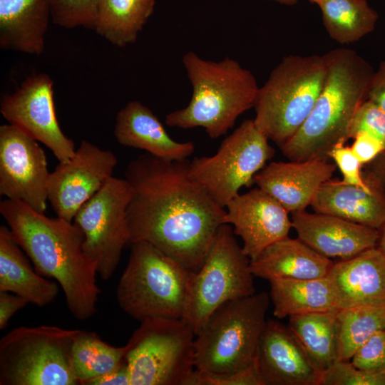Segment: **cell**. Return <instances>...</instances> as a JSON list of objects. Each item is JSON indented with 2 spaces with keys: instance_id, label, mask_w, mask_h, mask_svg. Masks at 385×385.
<instances>
[{
  "instance_id": "f546056e",
  "label": "cell",
  "mask_w": 385,
  "mask_h": 385,
  "mask_svg": "<svg viewBox=\"0 0 385 385\" xmlns=\"http://www.w3.org/2000/svg\"><path fill=\"white\" fill-rule=\"evenodd\" d=\"M126 346H114L93 332L79 329L75 336L72 357L81 385L118 368L124 361Z\"/></svg>"
},
{
  "instance_id": "ac0fdd59",
  "label": "cell",
  "mask_w": 385,
  "mask_h": 385,
  "mask_svg": "<svg viewBox=\"0 0 385 385\" xmlns=\"http://www.w3.org/2000/svg\"><path fill=\"white\" fill-rule=\"evenodd\" d=\"M291 215L297 237L329 259L346 260L377 247L380 235L377 229L314 211Z\"/></svg>"
},
{
  "instance_id": "ab89813d",
  "label": "cell",
  "mask_w": 385,
  "mask_h": 385,
  "mask_svg": "<svg viewBox=\"0 0 385 385\" xmlns=\"http://www.w3.org/2000/svg\"><path fill=\"white\" fill-rule=\"evenodd\" d=\"M368 99L385 112V59L380 62L377 70L374 73Z\"/></svg>"
},
{
  "instance_id": "7c38bea8",
  "label": "cell",
  "mask_w": 385,
  "mask_h": 385,
  "mask_svg": "<svg viewBox=\"0 0 385 385\" xmlns=\"http://www.w3.org/2000/svg\"><path fill=\"white\" fill-rule=\"evenodd\" d=\"M131 197L127 180L112 176L73 218L83 235L84 252L103 280L112 277L124 247L130 244L127 209Z\"/></svg>"
},
{
  "instance_id": "484cf974",
  "label": "cell",
  "mask_w": 385,
  "mask_h": 385,
  "mask_svg": "<svg viewBox=\"0 0 385 385\" xmlns=\"http://www.w3.org/2000/svg\"><path fill=\"white\" fill-rule=\"evenodd\" d=\"M269 282L273 314L277 319L338 309L327 277L311 279L282 278Z\"/></svg>"
},
{
  "instance_id": "d590c367",
  "label": "cell",
  "mask_w": 385,
  "mask_h": 385,
  "mask_svg": "<svg viewBox=\"0 0 385 385\" xmlns=\"http://www.w3.org/2000/svg\"><path fill=\"white\" fill-rule=\"evenodd\" d=\"M350 362L360 370L385 369V330L374 333L354 353Z\"/></svg>"
},
{
  "instance_id": "8992f818",
  "label": "cell",
  "mask_w": 385,
  "mask_h": 385,
  "mask_svg": "<svg viewBox=\"0 0 385 385\" xmlns=\"http://www.w3.org/2000/svg\"><path fill=\"white\" fill-rule=\"evenodd\" d=\"M270 302V294L261 292L216 309L195 334V369L228 374L253 364Z\"/></svg>"
},
{
  "instance_id": "e0dca14e",
  "label": "cell",
  "mask_w": 385,
  "mask_h": 385,
  "mask_svg": "<svg viewBox=\"0 0 385 385\" xmlns=\"http://www.w3.org/2000/svg\"><path fill=\"white\" fill-rule=\"evenodd\" d=\"M255 364L262 385H321L322 373L288 326L277 320L267 321Z\"/></svg>"
},
{
  "instance_id": "9a60e30c",
  "label": "cell",
  "mask_w": 385,
  "mask_h": 385,
  "mask_svg": "<svg viewBox=\"0 0 385 385\" xmlns=\"http://www.w3.org/2000/svg\"><path fill=\"white\" fill-rule=\"evenodd\" d=\"M117 164L112 151L82 140L74 155L50 173L48 200L56 215L73 222L80 207L113 176Z\"/></svg>"
},
{
  "instance_id": "4dcf8cb0",
  "label": "cell",
  "mask_w": 385,
  "mask_h": 385,
  "mask_svg": "<svg viewBox=\"0 0 385 385\" xmlns=\"http://www.w3.org/2000/svg\"><path fill=\"white\" fill-rule=\"evenodd\" d=\"M385 330V307L339 309L336 316L338 360L350 361L374 333Z\"/></svg>"
},
{
  "instance_id": "2e32d148",
  "label": "cell",
  "mask_w": 385,
  "mask_h": 385,
  "mask_svg": "<svg viewBox=\"0 0 385 385\" xmlns=\"http://www.w3.org/2000/svg\"><path fill=\"white\" fill-rule=\"evenodd\" d=\"M226 224L242 240L244 253L255 260L267 247L288 236L289 212L273 197L257 188L238 194L225 207Z\"/></svg>"
},
{
  "instance_id": "836d02e7",
  "label": "cell",
  "mask_w": 385,
  "mask_h": 385,
  "mask_svg": "<svg viewBox=\"0 0 385 385\" xmlns=\"http://www.w3.org/2000/svg\"><path fill=\"white\" fill-rule=\"evenodd\" d=\"M359 133L375 138L385 149V112L369 99L356 110L349 127L347 138H354Z\"/></svg>"
},
{
  "instance_id": "30bf717a",
  "label": "cell",
  "mask_w": 385,
  "mask_h": 385,
  "mask_svg": "<svg viewBox=\"0 0 385 385\" xmlns=\"http://www.w3.org/2000/svg\"><path fill=\"white\" fill-rule=\"evenodd\" d=\"M250 260L229 224L222 225L199 270L192 272L183 319L195 334L207 318L225 302L256 292Z\"/></svg>"
},
{
  "instance_id": "f1b7e54d",
  "label": "cell",
  "mask_w": 385,
  "mask_h": 385,
  "mask_svg": "<svg viewBox=\"0 0 385 385\" xmlns=\"http://www.w3.org/2000/svg\"><path fill=\"white\" fill-rule=\"evenodd\" d=\"M318 6L328 35L343 45L371 33L379 19L366 0H324Z\"/></svg>"
},
{
  "instance_id": "d4e9b609",
  "label": "cell",
  "mask_w": 385,
  "mask_h": 385,
  "mask_svg": "<svg viewBox=\"0 0 385 385\" xmlns=\"http://www.w3.org/2000/svg\"><path fill=\"white\" fill-rule=\"evenodd\" d=\"M9 227H0V292L16 294L29 303L45 307L53 302L59 288L34 270Z\"/></svg>"
},
{
  "instance_id": "4316f807",
  "label": "cell",
  "mask_w": 385,
  "mask_h": 385,
  "mask_svg": "<svg viewBox=\"0 0 385 385\" xmlns=\"http://www.w3.org/2000/svg\"><path fill=\"white\" fill-rule=\"evenodd\" d=\"M155 0H99L95 31L111 44L134 43L153 14Z\"/></svg>"
},
{
  "instance_id": "6da1fadb",
  "label": "cell",
  "mask_w": 385,
  "mask_h": 385,
  "mask_svg": "<svg viewBox=\"0 0 385 385\" xmlns=\"http://www.w3.org/2000/svg\"><path fill=\"white\" fill-rule=\"evenodd\" d=\"M189 163L148 153L130 162L125 173L132 188L127 220L130 244L148 242L195 272L226 224V210L191 179Z\"/></svg>"
},
{
  "instance_id": "3957f363",
  "label": "cell",
  "mask_w": 385,
  "mask_h": 385,
  "mask_svg": "<svg viewBox=\"0 0 385 385\" xmlns=\"http://www.w3.org/2000/svg\"><path fill=\"white\" fill-rule=\"evenodd\" d=\"M324 56L327 71L321 93L302 125L279 146L289 160L329 158L335 146L348 140L350 123L368 99L374 71L366 59L345 48Z\"/></svg>"
},
{
  "instance_id": "52a82bcc",
  "label": "cell",
  "mask_w": 385,
  "mask_h": 385,
  "mask_svg": "<svg viewBox=\"0 0 385 385\" xmlns=\"http://www.w3.org/2000/svg\"><path fill=\"white\" fill-rule=\"evenodd\" d=\"M130 245L116 288L120 309L140 322L151 318L183 319L192 272L148 242Z\"/></svg>"
},
{
  "instance_id": "1f68e13d",
  "label": "cell",
  "mask_w": 385,
  "mask_h": 385,
  "mask_svg": "<svg viewBox=\"0 0 385 385\" xmlns=\"http://www.w3.org/2000/svg\"><path fill=\"white\" fill-rule=\"evenodd\" d=\"M99 0H51V21L61 27L95 31Z\"/></svg>"
},
{
  "instance_id": "ffe728a7",
  "label": "cell",
  "mask_w": 385,
  "mask_h": 385,
  "mask_svg": "<svg viewBox=\"0 0 385 385\" xmlns=\"http://www.w3.org/2000/svg\"><path fill=\"white\" fill-rule=\"evenodd\" d=\"M327 277L339 309L385 307V259L377 247L334 262Z\"/></svg>"
},
{
  "instance_id": "ee69618b",
  "label": "cell",
  "mask_w": 385,
  "mask_h": 385,
  "mask_svg": "<svg viewBox=\"0 0 385 385\" xmlns=\"http://www.w3.org/2000/svg\"><path fill=\"white\" fill-rule=\"evenodd\" d=\"M267 1H275L282 4L289 6V5H294L297 4L298 0H267Z\"/></svg>"
},
{
  "instance_id": "cb8c5ba5",
  "label": "cell",
  "mask_w": 385,
  "mask_h": 385,
  "mask_svg": "<svg viewBox=\"0 0 385 385\" xmlns=\"http://www.w3.org/2000/svg\"><path fill=\"white\" fill-rule=\"evenodd\" d=\"M51 20V0H0L1 49L41 55Z\"/></svg>"
},
{
  "instance_id": "83f0119b",
  "label": "cell",
  "mask_w": 385,
  "mask_h": 385,
  "mask_svg": "<svg viewBox=\"0 0 385 385\" xmlns=\"http://www.w3.org/2000/svg\"><path fill=\"white\" fill-rule=\"evenodd\" d=\"M338 310L333 309L289 317V329L322 373L338 361L336 337Z\"/></svg>"
},
{
  "instance_id": "5b68a950",
  "label": "cell",
  "mask_w": 385,
  "mask_h": 385,
  "mask_svg": "<svg viewBox=\"0 0 385 385\" xmlns=\"http://www.w3.org/2000/svg\"><path fill=\"white\" fill-rule=\"evenodd\" d=\"M324 55H288L259 88L254 105L257 127L279 146L290 138L310 114L322 89Z\"/></svg>"
},
{
  "instance_id": "ba28073f",
  "label": "cell",
  "mask_w": 385,
  "mask_h": 385,
  "mask_svg": "<svg viewBox=\"0 0 385 385\" xmlns=\"http://www.w3.org/2000/svg\"><path fill=\"white\" fill-rule=\"evenodd\" d=\"M79 329L20 327L0 340V385H81L72 357Z\"/></svg>"
},
{
  "instance_id": "603a6c76",
  "label": "cell",
  "mask_w": 385,
  "mask_h": 385,
  "mask_svg": "<svg viewBox=\"0 0 385 385\" xmlns=\"http://www.w3.org/2000/svg\"><path fill=\"white\" fill-rule=\"evenodd\" d=\"M333 264L334 261L298 237L287 236L267 247L255 260H250V267L254 277L270 281L325 277Z\"/></svg>"
},
{
  "instance_id": "277c9868",
  "label": "cell",
  "mask_w": 385,
  "mask_h": 385,
  "mask_svg": "<svg viewBox=\"0 0 385 385\" xmlns=\"http://www.w3.org/2000/svg\"><path fill=\"white\" fill-rule=\"evenodd\" d=\"M183 66L192 92L188 106L167 114L168 126L203 128L211 138L225 135L237 118L254 107L259 86L253 73L235 59L214 61L193 51L185 53Z\"/></svg>"
},
{
  "instance_id": "f6af8a7d",
  "label": "cell",
  "mask_w": 385,
  "mask_h": 385,
  "mask_svg": "<svg viewBox=\"0 0 385 385\" xmlns=\"http://www.w3.org/2000/svg\"><path fill=\"white\" fill-rule=\"evenodd\" d=\"M311 3L317 4V5L320 4L324 0H309Z\"/></svg>"
},
{
  "instance_id": "60d3db41",
  "label": "cell",
  "mask_w": 385,
  "mask_h": 385,
  "mask_svg": "<svg viewBox=\"0 0 385 385\" xmlns=\"http://www.w3.org/2000/svg\"><path fill=\"white\" fill-rule=\"evenodd\" d=\"M86 385H130V374L125 360L115 369L89 381Z\"/></svg>"
},
{
  "instance_id": "7a4b0ae2",
  "label": "cell",
  "mask_w": 385,
  "mask_h": 385,
  "mask_svg": "<svg viewBox=\"0 0 385 385\" xmlns=\"http://www.w3.org/2000/svg\"><path fill=\"white\" fill-rule=\"evenodd\" d=\"M0 212L35 270L58 283L71 314L79 321L92 317L101 289L96 265L84 252L81 229L73 222L48 217L19 200H3Z\"/></svg>"
},
{
  "instance_id": "9c48e42d",
  "label": "cell",
  "mask_w": 385,
  "mask_h": 385,
  "mask_svg": "<svg viewBox=\"0 0 385 385\" xmlns=\"http://www.w3.org/2000/svg\"><path fill=\"white\" fill-rule=\"evenodd\" d=\"M195 339L183 319L140 322L125 344L130 385H185L195 369Z\"/></svg>"
},
{
  "instance_id": "7402d4cb",
  "label": "cell",
  "mask_w": 385,
  "mask_h": 385,
  "mask_svg": "<svg viewBox=\"0 0 385 385\" xmlns=\"http://www.w3.org/2000/svg\"><path fill=\"white\" fill-rule=\"evenodd\" d=\"M366 181L371 186L369 190L330 179L321 185L310 206L314 212L379 230L385 225V192Z\"/></svg>"
},
{
  "instance_id": "b9f144b4",
  "label": "cell",
  "mask_w": 385,
  "mask_h": 385,
  "mask_svg": "<svg viewBox=\"0 0 385 385\" xmlns=\"http://www.w3.org/2000/svg\"><path fill=\"white\" fill-rule=\"evenodd\" d=\"M364 179L379 186L385 192V150L366 164Z\"/></svg>"
},
{
  "instance_id": "5bb4252c",
  "label": "cell",
  "mask_w": 385,
  "mask_h": 385,
  "mask_svg": "<svg viewBox=\"0 0 385 385\" xmlns=\"http://www.w3.org/2000/svg\"><path fill=\"white\" fill-rule=\"evenodd\" d=\"M50 173L44 150L11 124L0 126V195L44 213Z\"/></svg>"
},
{
  "instance_id": "e575fe53",
  "label": "cell",
  "mask_w": 385,
  "mask_h": 385,
  "mask_svg": "<svg viewBox=\"0 0 385 385\" xmlns=\"http://www.w3.org/2000/svg\"><path fill=\"white\" fill-rule=\"evenodd\" d=\"M185 385H262L255 361L249 367L228 374H212L196 369L191 373Z\"/></svg>"
},
{
  "instance_id": "7bdbcfd3",
  "label": "cell",
  "mask_w": 385,
  "mask_h": 385,
  "mask_svg": "<svg viewBox=\"0 0 385 385\" xmlns=\"http://www.w3.org/2000/svg\"><path fill=\"white\" fill-rule=\"evenodd\" d=\"M379 233L377 247L379 249L385 259V225L379 230Z\"/></svg>"
},
{
  "instance_id": "f35d334b",
  "label": "cell",
  "mask_w": 385,
  "mask_h": 385,
  "mask_svg": "<svg viewBox=\"0 0 385 385\" xmlns=\"http://www.w3.org/2000/svg\"><path fill=\"white\" fill-rule=\"evenodd\" d=\"M28 304L26 299L16 294L0 292V329H4L11 317Z\"/></svg>"
},
{
  "instance_id": "8d00e7d4",
  "label": "cell",
  "mask_w": 385,
  "mask_h": 385,
  "mask_svg": "<svg viewBox=\"0 0 385 385\" xmlns=\"http://www.w3.org/2000/svg\"><path fill=\"white\" fill-rule=\"evenodd\" d=\"M331 158L343 175L344 183L356 185L364 190H371L361 171L362 164L353 153L351 147L340 144L335 146L329 153Z\"/></svg>"
},
{
  "instance_id": "74e56055",
  "label": "cell",
  "mask_w": 385,
  "mask_h": 385,
  "mask_svg": "<svg viewBox=\"0 0 385 385\" xmlns=\"http://www.w3.org/2000/svg\"><path fill=\"white\" fill-rule=\"evenodd\" d=\"M354 139L351 148L362 165L371 163L385 150L379 140L368 134L359 133Z\"/></svg>"
},
{
  "instance_id": "4fadbf2b",
  "label": "cell",
  "mask_w": 385,
  "mask_h": 385,
  "mask_svg": "<svg viewBox=\"0 0 385 385\" xmlns=\"http://www.w3.org/2000/svg\"><path fill=\"white\" fill-rule=\"evenodd\" d=\"M0 112L9 124L43 143L59 163L74 155V142L63 133L57 120L53 82L48 74L32 75L13 93L4 95Z\"/></svg>"
},
{
  "instance_id": "d6986e66",
  "label": "cell",
  "mask_w": 385,
  "mask_h": 385,
  "mask_svg": "<svg viewBox=\"0 0 385 385\" xmlns=\"http://www.w3.org/2000/svg\"><path fill=\"white\" fill-rule=\"evenodd\" d=\"M337 168L329 158L271 162L255 175L253 182L292 213L310 206L321 185L331 179Z\"/></svg>"
},
{
  "instance_id": "8fae6325",
  "label": "cell",
  "mask_w": 385,
  "mask_h": 385,
  "mask_svg": "<svg viewBox=\"0 0 385 385\" xmlns=\"http://www.w3.org/2000/svg\"><path fill=\"white\" fill-rule=\"evenodd\" d=\"M268 141L253 119L245 120L223 140L215 155L190 161L189 175L225 208L243 186L254 183L255 175L274 156Z\"/></svg>"
},
{
  "instance_id": "44dd1931",
  "label": "cell",
  "mask_w": 385,
  "mask_h": 385,
  "mask_svg": "<svg viewBox=\"0 0 385 385\" xmlns=\"http://www.w3.org/2000/svg\"><path fill=\"white\" fill-rule=\"evenodd\" d=\"M114 136L120 145L143 150L169 161L188 159L195 150L192 141L173 140L154 113L138 101H131L116 115Z\"/></svg>"
},
{
  "instance_id": "d6a6232c",
  "label": "cell",
  "mask_w": 385,
  "mask_h": 385,
  "mask_svg": "<svg viewBox=\"0 0 385 385\" xmlns=\"http://www.w3.org/2000/svg\"><path fill=\"white\" fill-rule=\"evenodd\" d=\"M321 385H385V369L364 371L338 360L322 373Z\"/></svg>"
}]
</instances>
